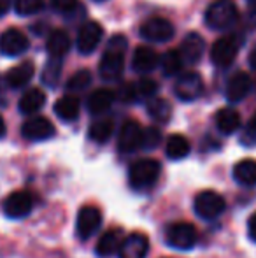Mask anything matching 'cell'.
I'll return each instance as SVG.
<instances>
[{
    "label": "cell",
    "instance_id": "obj_1",
    "mask_svg": "<svg viewBox=\"0 0 256 258\" xmlns=\"http://www.w3.org/2000/svg\"><path fill=\"white\" fill-rule=\"evenodd\" d=\"M127 37L125 35H113L106 46L102 60L99 63V72L106 81L120 79L125 69V51H127Z\"/></svg>",
    "mask_w": 256,
    "mask_h": 258
},
{
    "label": "cell",
    "instance_id": "obj_2",
    "mask_svg": "<svg viewBox=\"0 0 256 258\" xmlns=\"http://www.w3.org/2000/svg\"><path fill=\"white\" fill-rule=\"evenodd\" d=\"M239 20V9L232 0H214L205 11V23L212 30H226Z\"/></svg>",
    "mask_w": 256,
    "mask_h": 258
},
{
    "label": "cell",
    "instance_id": "obj_3",
    "mask_svg": "<svg viewBox=\"0 0 256 258\" xmlns=\"http://www.w3.org/2000/svg\"><path fill=\"white\" fill-rule=\"evenodd\" d=\"M161 172L160 162L153 158H142L132 163L128 170V181L133 190H147L158 181Z\"/></svg>",
    "mask_w": 256,
    "mask_h": 258
},
{
    "label": "cell",
    "instance_id": "obj_4",
    "mask_svg": "<svg viewBox=\"0 0 256 258\" xmlns=\"http://www.w3.org/2000/svg\"><path fill=\"white\" fill-rule=\"evenodd\" d=\"M226 209L225 199L212 190H205L195 197V213L202 220H216Z\"/></svg>",
    "mask_w": 256,
    "mask_h": 258
},
{
    "label": "cell",
    "instance_id": "obj_5",
    "mask_svg": "<svg viewBox=\"0 0 256 258\" xmlns=\"http://www.w3.org/2000/svg\"><path fill=\"white\" fill-rule=\"evenodd\" d=\"M197 228L185 221H179L165 230V241L170 248L176 249H192L197 244Z\"/></svg>",
    "mask_w": 256,
    "mask_h": 258
},
{
    "label": "cell",
    "instance_id": "obj_6",
    "mask_svg": "<svg viewBox=\"0 0 256 258\" xmlns=\"http://www.w3.org/2000/svg\"><path fill=\"white\" fill-rule=\"evenodd\" d=\"M240 42L235 35H225L219 37L218 41L212 44L211 49V60L216 67H228L230 63H233V60L237 58L239 53Z\"/></svg>",
    "mask_w": 256,
    "mask_h": 258
},
{
    "label": "cell",
    "instance_id": "obj_7",
    "mask_svg": "<svg viewBox=\"0 0 256 258\" xmlns=\"http://www.w3.org/2000/svg\"><path fill=\"white\" fill-rule=\"evenodd\" d=\"M102 227V213L99 207L84 206L79 209L77 221H75V232H77L79 239L86 241L92 235H95Z\"/></svg>",
    "mask_w": 256,
    "mask_h": 258
},
{
    "label": "cell",
    "instance_id": "obj_8",
    "mask_svg": "<svg viewBox=\"0 0 256 258\" xmlns=\"http://www.w3.org/2000/svg\"><path fill=\"white\" fill-rule=\"evenodd\" d=\"M174 25L165 18H149L140 27V37L149 42H167L174 37Z\"/></svg>",
    "mask_w": 256,
    "mask_h": 258
},
{
    "label": "cell",
    "instance_id": "obj_9",
    "mask_svg": "<svg viewBox=\"0 0 256 258\" xmlns=\"http://www.w3.org/2000/svg\"><path fill=\"white\" fill-rule=\"evenodd\" d=\"M4 213L6 216L13 218V220H20L32 213L34 209V199L28 191L18 190L13 191L11 195H7V199L4 201Z\"/></svg>",
    "mask_w": 256,
    "mask_h": 258
},
{
    "label": "cell",
    "instance_id": "obj_10",
    "mask_svg": "<svg viewBox=\"0 0 256 258\" xmlns=\"http://www.w3.org/2000/svg\"><path fill=\"white\" fill-rule=\"evenodd\" d=\"M176 95L183 102H192L204 92V81L197 72H183L176 81Z\"/></svg>",
    "mask_w": 256,
    "mask_h": 258
},
{
    "label": "cell",
    "instance_id": "obj_11",
    "mask_svg": "<svg viewBox=\"0 0 256 258\" xmlns=\"http://www.w3.org/2000/svg\"><path fill=\"white\" fill-rule=\"evenodd\" d=\"M21 136L27 141H48L55 136V125L44 116H34L23 123Z\"/></svg>",
    "mask_w": 256,
    "mask_h": 258
},
{
    "label": "cell",
    "instance_id": "obj_12",
    "mask_svg": "<svg viewBox=\"0 0 256 258\" xmlns=\"http://www.w3.org/2000/svg\"><path fill=\"white\" fill-rule=\"evenodd\" d=\"M104 30L100 27V23L97 21H88L84 23L81 28H79L77 34V41H75V46H77V51L82 54H90L97 49V46L102 41Z\"/></svg>",
    "mask_w": 256,
    "mask_h": 258
},
{
    "label": "cell",
    "instance_id": "obj_13",
    "mask_svg": "<svg viewBox=\"0 0 256 258\" xmlns=\"http://www.w3.org/2000/svg\"><path fill=\"white\" fill-rule=\"evenodd\" d=\"M28 37L18 28H7L0 35V53L6 56H20L28 49Z\"/></svg>",
    "mask_w": 256,
    "mask_h": 258
},
{
    "label": "cell",
    "instance_id": "obj_14",
    "mask_svg": "<svg viewBox=\"0 0 256 258\" xmlns=\"http://www.w3.org/2000/svg\"><path fill=\"white\" fill-rule=\"evenodd\" d=\"M142 126L135 119H128L123 123L118 136V148L121 153H133L142 144Z\"/></svg>",
    "mask_w": 256,
    "mask_h": 258
},
{
    "label": "cell",
    "instance_id": "obj_15",
    "mask_svg": "<svg viewBox=\"0 0 256 258\" xmlns=\"http://www.w3.org/2000/svg\"><path fill=\"white\" fill-rule=\"evenodd\" d=\"M149 251V241L144 234H132L121 241L118 258H146Z\"/></svg>",
    "mask_w": 256,
    "mask_h": 258
},
{
    "label": "cell",
    "instance_id": "obj_16",
    "mask_svg": "<svg viewBox=\"0 0 256 258\" xmlns=\"http://www.w3.org/2000/svg\"><path fill=\"white\" fill-rule=\"evenodd\" d=\"M253 81L246 72H237L226 85V99L230 102H240L247 97V93L251 92Z\"/></svg>",
    "mask_w": 256,
    "mask_h": 258
},
{
    "label": "cell",
    "instance_id": "obj_17",
    "mask_svg": "<svg viewBox=\"0 0 256 258\" xmlns=\"http://www.w3.org/2000/svg\"><path fill=\"white\" fill-rule=\"evenodd\" d=\"M34 74H35L34 61L27 60V61H21V63H18L16 67L11 69V71L7 72V76H6V81H7V85H9L11 88L18 90V88H23V86H27L28 83L32 81Z\"/></svg>",
    "mask_w": 256,
    "mask_h": 258
},
{
    "label": "cell",
    "instance_id": "obj_18",
    "mask_svg": "<svg viewBox=\"0 0 256 258\" xmlns=\"http://www.w3.org/2000/svg\"><path fill=\"white\" fill-rule=\"evenodd\" d=\"M204 49H205V42L202 39V35L192 32V34H188L185 37L179 53H181L183 60H186L188 63H198L202 54H204Z\"/></svg>",
    "mask_w": 256,
    "mask_h": 258
},
{
    "label": "cell",
    "instance_id": "obj_19",
    "mask_svg": "<svg viewBox=\"0 0 256 258\" xmlns=\"http://www.w3.org/2000/svg\"><path fill=\"white\" fill-rule=\"evenodd\" d=\"M160 61V56L156 54V51L147 46H139V48L133 51V60H132V67L135 72H151Z\"/></svg>",
    "mask_w": 256,
    "mask_h": 258
},
{
    "label": "cell",
    "instance_id": "obj_20",
    "mask_svg": "<svg viewBox=\"0 0 256 258\" xmlns=\"http://www.w3.org/2000/svg\"><path fill=\"white\" fill-rule=\"evenodd\" d=\"M120 244H121V232L116 230V228H111V230L104 232L102 237L99 239L95 251H97V255L102 258L113 256L118 253Z\"/></svg>",
    "mask_w": 256,
    "mask_h": 258
},
{
    "label": "cell",
    "instance_id": "obj_21",
    "mask_svg": "<svg viewBox=\"0 0 256 258\" xmlns=\"http://www.w3.org/2000/svg\"><path fill=\"white\" fill-rule=\"evenodd\" d=\"M46 104V93L41 88H30L23 93V97L20 99V111L23 114H35L37 111H41Z\"/></svg>",
    "mask_w": 256,
    "mask_h": 258
},
{
    "label": "cell",
    "instance_id": "obj_22",
    "mask_svg": "<svg viewBox=\"0 0 256 258\" xmlns=\"http://www.w3.org/2000/svg\"><path fill=\"white\" fill-rule=\"evenodd\" d=\"M216 126L221 134L230 136V134L237 132L240 126V114L232 107H223L216 114Z\"/></svg>",
    "mask_w": 256,
    "mask_h": 258
},
{
    "label": "cell",
    "instance_id": "obj_23",
    "mask_svg": "<svg viewBox=\"0 0 256 258\" xmlns=\"http://www.w3.org/2000/svg\"><path fill=\"white\" fill-rule=\"evenodd\" d=\"M233 179L242 186H256V160H240L233 167Z\"/></svg>",
    "mask_w": 256,
    "mask_h": 258
},
{
    "label": "cell",
    "instance_id": "obj_24",
    "mask_svg": "<svg viewBox=\"0 0 256 258\" xmlns=\"http://www.w3.org/2000/svg\"><path fill=\"white\" fill-rule=\"evenodd\" d=\"M70 37L65 30H53L51 35L48 37V53L51 58H63L70 49Z\"/></svg>",
    "mask_w": 256,
    "mask_h": 258
},
{
    "label": "cell",
    "instance_id": "obj_25",
    "mask_svg": "<svg viewBox=\"0 0 256 258\" xmlns=\"http://www.w3.org/2000/svg\"><path fill=\"white\" fill-rule=\"evenodd\" d=\"M114 99H116V95H114V92H111L109 88L95 90L88 99L90 112H92V114H102V112H106L107 109L113 105Z\"/></svg>",
    "mask_w": 256,
    "mask_h": 258
},
{
    "label": "cell",
    "instance_id": "obj_26",
    "mask_svg": "<svg viewBox=\"0 0 256 258\" xmlns=\"http://www.w3.org/2000/svg\"><path fill=\"white\" fill-rule=\"evenodd\" d=\"M190 141L186 139L181 134H174L167 139V144H165V153L170 160H183L185 156L190 155Z\"/></svg>",
    "mask_w": 256,
    "mask_h": 258
},
{
    "label": "cell",
    "instance_id": "obj_27",
    "mask_svg": "<svg viewBox=\"0 0 256 258\" xmlns=\"http://www.w3.org/2000/svg\"><path fill=\"white\" fill-rule=\"evenodd\" d=\"M79 109H81L79 100L72 95H65L62 99L56 100V104H55L56 116H58L60 119H63V121H74V119H77Z\"/></svg>",
    "mask_w": 256,
    "mask_h": 258
},
{
    "label": "cell",
    "instance_id": "obj_28",
    "mask_svg": "<svg viewBox=\"0 0 256 258\" xmlns=\"http://www.w3.org/2000/svg\"><path fill=\"white\" fill-rule=\"evenodd\" d=\"M113 132H114V123L111 121V119H99V121L92 123L88 136H90V139H92L93 143L104 144V143H107V141L111 139Z\"/></svg>",
    "mask_w": 256,
    "mask_h": 258
},
{
    "label": "cell",
    "instance_id": "obj_29",
    "mask_svg": "<svg viewBox=\"0 0 256 258\" xmlns=\"http://www.w3.org/2000/svg\"><path fill=\"white\" fill-rule=\"evenodd\" d=\"M147 112L149 116L158 123H167L172 116V105L168 100L165 99H153L149 104H147Z\"/></svg>",
    "mask_w": 256,
    "mask_h": 258
},
{
    "label": "cell",
    "instance_id": "obj_30",
    "mask_svg": "<svg viewBox=\"0 0 256 258\" xmlns=\"http://www.w3.org/2000/svg\"><path fill=\"white\" fill-rule=\"evenodd\" d=\"M160 67L165 76H176L181 72L183 69V56L176 49H168L167 53L161 54L160 58Z\"/></svg>",
    "mask_w": 256,
    "mask_h": 258
},
{
    "label": "cell",
    "instance_id": "obj_31",
    "mask_svg": "<svg viewBox=\"0 0 256 258\" xmlns=\"http://www.w3.org/2000/svg\"><path fill=\"white\" fill-rule=\"evenodd\" d=\"M60 76H62V58H51L42 72V83L55 88L60 81Z\"/></svg>",
    "mask_w": 256,
    "mask_h": 258
},
{
    "label": "cell",
    "instance_id": "obj_32",
    "mask_svg": "<svg viewBox=\"0 0 256 258\" xmlns=\"http://www.w3.org/2000/svg\"><path fill=\"white\" fill-rule=\"evenodd\" d=\"M90 85H92V74H90V71L82 69V71L75 72L67 81V90L68 92H82V90H86Z\"/></svg>",
    "mask_w": 256,
    "mask_h": 258
},
{
    "label": "cell",
    "instance_id": "obj_33",
    "mask_svg": "<svg viewBox=\"0 0 256 258\" xmlns=\"http://www.w3.org/2000/svg\"><path fill=\"white\" fill-rule=\"evenodd\" d=\"M44 0H14V11L20 16H32L42 11Z\"/></svg>",
    "mask_w": 256,
    "mask_h": 258
},
{
    "label": "cell",
    "instance_id": "obj_34",
    "mask_svg": "<svg viewBox=\"0 0 256 258\" xmlns=\"http://www.w3.org/2000/svg\"><path fill=\"white\" fill-rule=\"evenodd\" d=\"M160 141H161L160 128L149 126V128L142 130V144H140V148H144V150H154L160 144Z\"/></svg>",
    "mask_w": 256,
    "mask_h": 258
},
{
    "label": "cell",
    "instance_id": "obj_35",
    "mask_svg": "<svg viewBox=\"0 0 256 258\" xmlns=\"http://www.w3.org/2000/svg\"><path fill=\"white\" fill-rule=\"evenodd\" d=\"M135 92H137V97L151 99V97H154V93L158 92V85H156V81H153V79L142 78L139 83H135Z\"/></svg>",
    "mask_w": 256,
    "mask_h": 258
},
{
    "label": "cell",
    "instance_id": "obj_36",
    "mask_svg": "<svg viewBox=\"0 0 256 258\" xmlns=\"http://www.w3.org/2000/svg\"><path fill=\"white\" fill-rule=\"evenodd\" d=\"M118 99L123 100V102H133L137 99V92H135V85H127L121 86V90L118 92Z\"/></svg>",
    "mask_w": 256,
    "mask_h": 258
},
{
    "label": "cell",
    "instance_id": "obj_37",
    "mask_svg": "<svg viewBox=\"0 0 256 258\" xmlns=\"http://www.w3.org/2000/svg\"><path fill=\"white\" fill-rule=\"evenodd\" d=\"M51 4L56 11L70 13V11H74L75 6H77V0H51Z\"/></svg>",
    "mask_w": 256,
    "mask_h": 258
},
{
    "label": "cell",
    "instance_id": "obj_38",
    "mask_svg": "<svg viewBox=\"0 0 256 258\" xmlns=\"http://www.w3.org/2000/svg\"><path fill=\"white\" fill-rule=\"evenodd\" d=\"M247 234H249L251 241L256 242V213L251 214V218L247 220Z\"/></svg>",
    "mask_w": 256,
    "mask_h": 258
},
{
    "label": "cell",
    "instance_id": "obj_39",
    "mask_svg": "<svg viewBox=\"0 0 256 258\" xmlns=\"http://www.w3.org/2000/svg\"><path fill=\"white\" fill-rule=\"evenodd\" d=\"M247 6H249V11H247V14H249V21L253 27H256V0H247Z\"/></svg>",
    "mask_w": 256,
    "mask_h": 258
},
{
    "label": "cell",
    "instance_id": "obj_40",
    "mask_svg": "<svg viewBox=\"0 0 256 258\" xmlns=\"http://www.w3.org/2000/svg\"><path fill=\"white\" fill-rule=\"evenodd\" d=\"M11 6H13V0H0V16H4L11 9Z\"/></svg>",
    "mask_w": 256,
    "mask_h": 258
},
{
    "label": "cell",
    "instance_id": "obj_41",
    "mask_svg": "<svg viewBox=\"0 0 256 258\" xmlns=\"http://www.w3.org/2000/svg\"><path fill=\"white\" fill-rule=\"evenodd\" d=\"M249 65H251V69H254L256 71V49H253L249 54Z\"/></svg>",
    "mask_w": 256,
    "mask_h": 258
},
{
    "label": "cell",
    "instance_id": "obj_42",
    "mask_svg": "<svg viewBox=\"0 0 256 258\" xmlns=\"http://www.w3.org/2000/svg\"><path fill=\"white\" fill-rule=\"evenodd\" d=\"M247 130H249V132H253V134H256V112H254L253 118H251V121H249V126H247Z\"/></svg>",
    "mask_w": 256,
    "mask_h": 258
},
{
    "label": "cell",
    "instance_id": "obj_43",
    "mask_svg": "<svg viewBox=\"0 0 256 258\" xmlns=\"http://www.w3.org/2000/svg\"><path fill=\"white\" fill-rule=\"evenodd\" d=\"M6 121H4V118L0 116V139H2L4 136H6Z\"/></svg>",
    "mask_w": 256,
    "mask_h": 258
},
{
    "label": "cell",
    "instance_id": "obj_44",
    "mask_svg": "<svg viewBox=\"0 0 256 258\" xmlns=\"http://www.w3.org/2000/svg\"><path fill=\"white\" fill-rule=\"evenodd\" d=\"M97 2H102V0H97Z\"/></svg>",
    "mask_w": 256,
    "mask_h": 258
}]
</instances>
